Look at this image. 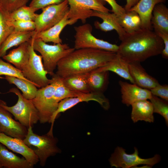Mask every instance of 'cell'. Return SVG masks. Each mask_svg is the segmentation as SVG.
Wrapping results in <instances>:
<instances>
[{
    "label": "cell",
    "instance_id": "6da1fadb",
    "mask_svg": "<svg viewBox=\"0 0 168 168\" xmlns=\"http://www.w3.org/2000/svg\"><path fill=\"white\" fill-rule=\"evenodd\" d=\"M121 41L116 53L128 63L144 61L161 54L164 48L162 39L151 30L142 28L126 33Z\"/></svg>",
    "mask_w": 168,
    "mask_h": 168
},
{
    "label": "cell",
    "instance_id": "7a4b0ae2",
    "mask_svg": "<svg viewBox=\"0 0 168 168\" xmlns=\"http://www.w3.org/2000/svg\"><path fill=\"white\" fill-rule=\"evenodd\" d=\"M116 53L82 48L75 49L58 62L55 74L62 78L92 71L113 59Z\"/></svg>",
    "mask_w": 168,
    "mask_h": 168
},
{
    "label": "cell",
    "instance_id": "3957f363",
    "mask_svg": "<svg viewBox=\"0 0 168 168\" xmlns=\"http://www.w3.org/2000/svg\"><path fill=\"white\" fill-rule=\"evenodd\" d=\"M29 42L34 49L41 54L44 68L51 76L54 73L58 61L75 49L66 44H48L40 39L34 37V35Z\"/></svg>",
    "mask_w": 168,
    "mask_h": 168
},
{
    "label": "cell",
    "instance_id": "277c9868",
    "mask_svg": "<svg viewBox=\"0 0 168 168\" xmlns=\"http://www.w3.org/2000/svg\"><path fill=\"white\" fill-rule=\"evenodd\" d=\"M27 129V133L23 141L37 156L40 165L43 167L49 157L61 152L57 145L58 139L53 135L48 133L42 135L35 133L31 126Z\"/></svg>",
    "mask_w": 168,
    "mask_h": 168
},
{
    "label": "cell",
    "instance_id": "5b68a950",
    "mask_svg": "<svg viewBox=\"0 0 168 168\" xmlns=\"http://www.w3.org/2000/svg\"><path fill=\"white\" fill-rule=\"evenodd\" d=\"M12 93L18 97L16 103L14 105L9 106L5 102L0 100V105L10 112L16 120L27 128L33 127L40 119L38 112L31 100L23 96L19 90L16 88L10 89L6 93Z\"/></svg>",
    "mask_w": 168,
    "mask_h": 168
},
{
    "label": "cell",
    "instance_id": "8992f818",
    "mask_svg": "<svg viewBox=\"0 0 168 168\" xmlns=\"http://www.w3.org/2000/svg\"><path fill=\"white\" fill-rule=\"evenodd\" d=\"M75 34L74 48H92L117 53L119 46L98 39L92 34V27L89 23L74 27Z\"/></svg>",
    "mask_w": 168,
    "mask_h": 168
},
{
    "label": "cell",
    "instance_id": "52a82bcc",
    "mask_svg": "<svg viewBox=\"0 0 168 168\" xmlns=\"http://www.w3.org/2000/svg\"><path fill=\"white\" fill-rule=\"evenodd\" d=\"M51 79L50 84L38 89L35 96L31 100L38 112L39 121L41 124L49 123L51 117L58 105L54 100L55 85Z\"/></svg>",
    "mask_w": 168,
    "mask_h": 168
},
{
    "label": "cell",
    "instance_id": "ba28073f",
    "mask_svg": "<svg viewBox=\"0 0 168 168\" xmlns=\"http://www.w3.org/2000/svg\"><path fill=\"white\" fill-rule=\"evenodd\" d=\"M134 149L133 153L128 154L123 147H117L109 160L111 166L116 168H134L138 165L142 164L152 167L161 160V157L158 154L148 158H142L139 156L138 149L136 147Z\"/></svg>",
    "mask_w": 168,
    "mask_h": 168
},
{
    "label": "cell",
    "instance_id": "9c48e42d",
    "mask_svg": "<svg viewBox=\"0 0 168 168\" xmlns=\"http://www.w3.org/2000/svg\"><path fill=\"white\" fill-rule=\"evenodd\" d=\"M30 43L29 60L21 71L26 78L37 87L41 88L50 84L52 79L47 77L48 73L44 67L42 56L36 53L32 45Z\"/></svg>",
    "mask_w": 168,
    "mask_h": 168
},
{
    "label": "cell",
    "instance_id": "30bf717a",
    "mask_svg": "<svg viewBox=\"0 0 168 168\" xmlns=\"http://www.w3.org/2000/svg\"><path fill=\"white\" fill-rule=\"evenodd\" d=\"M67 0L58 4L48 6L42 9L34 21L35 34L46 30L59 22L68 13L69 9Z\"/></svg>",
    "mask_w": 168,
    "mask_h": 168
},
{
    "label": "cell",
    "instance_id": "8fae6325",
    "mask_svg": "<svg viewBox=\"0 0 168 168\" xmlns=\"http://www.w3.org/2000/svg\"><path fill=\"white\" fill-rule=\"evenodd\" d=\"M69 6L68 12V19L77 22L78 20L85 23L91 17L93 10L109 12L110 10L104 5L106 2L103 0H67Z\"/></svg>",
    "mask_w": 168,
    "mask_h": 168
},
{
    "label": "cell",
    "instance_id": "7c38bea8",
    "mask_svg": "<svg viewBox=\"0 0 168 168\" xmlns=\"http://www.w3.org/2000/svg\"><path fill=\"white\" fill-rule=\"evenodd\" d=\"M90 100H94L97 102L105 110H108L110 108L109 101L103 93L91 92L84 93L77 97L64 99L59 102L56 110L51 117L49 122V123H51V126L49 131L53 132L54 121L59 113L64 112L80 102Z\"/></svg>",
    "mask_w": 168,
    "mask_h": 168
},
{
    "label": "cell",
    "instance_id": "4fadbf2b",
    "mask_svg": "<svg viewBox=\"0 0 168 168\" xmlns=\"http://www.w3.org/2000/svg\"><path fill=\"white\" fill-rule=\"evenodd\" d=\"M27 128L14 119L12 115L0 105V132L11 137L23 140Z\"/></svg>",
    "mask_w": 168,
    "mask_h": 168
},
{
    "label": "cell",
    "instance_id": "5bb4252c",
    "mask_svg": "<svg viewBox=\"0 0 168 168\" xmlns=\"http://www.w3.org/2000/svg\"><path fill=\"white\" fill-rule=\"evenodd\" d=\"M0 143L13 152L21 155L31 165L34 166L39 162L33 152L24 142L23 140L0 133Z\"/></svg>",
    "mask_w": 168,
    "mask_h": 168
},
{
    "label": "cell",
    "instance_id": "9a60e30c",
    "mask_svg": "<svg viewBox=\"0 0 168 168\" xmlns=\"http://www.w3.org/2000/svg\"><path fill=\"white\" fill-rule=\"evenodd\" d=\"M122 102L128 106L137 101L150 100L152 94L150 90L120 80Z\"/></svg>",
    "mask_w": 168,
    "mask_h": 168
},
{
    "label": "cell",
    "instance_id": "2e32d148",
    "mask_svg": "<svg viewBox=\"0 0 168 168\" xmlns=\"http://www.w3.org/2000/svg\"><path fill=\"white\" fill-rule=\"evenodd\" d=\"M92 16L99 17L103 20L101 23L96 21L94 25L96 28L104 32L115 30L121 41L125 36L126 33L119 23L118 17L114 13L93 10Z\"/></svg>",
    "mask_w": 168,
    "mask_h": 168
},
{
    "label": "cell",
    "instance_id": "e0dca14e",
    "mask_svg": "<svg viewBox=\"0 0 168 168\" xmlns=\"http://www.w3.org/2000/svg\"><path fill=\"white\" fill-rule=\"evenodd\" d=\"M128 68L135 84L139 86L150 90L159 84L156 78L147 72L140 63H129Z\"/></svg>",
    "mask_w": 168,
    "mask_h": 168
},
{
    "label": "cell",
    "instance_id": "ac0fdd59",
    "mask_svg": "<svg viewBox=\"0 0 168 168\" xmlns=\"http://www.w3.org/2000/svg\"><path fill=\"white\" fill-rule=\"evenodd\" d=\"M166 0H139L129 10L133 11L139 15L141 20L142 28L152 30L151 19L155 6L164 3Z\"/></svg>",
    "mask_w": 168,
    "mask_h": 168
},
{
    "label": "cell",
    "instance_id": "d6986e66",
    "mask_svg": "<svg viewBox=\"0 0 168 168\" xmlns=\"http://www.w3.org/2000/svg\"><path fill=\"white\" fill-rule=\"evenodd\" d=\"M67 15L68 13L57 24L46 30L35 34L34 36L40 39L46 43L51 42L54 44L62 43L60 35L63 30L67 25H72L77 22L68 19Z\"/></svg>",
    "mask_w": 168,
    "mask_h": 168
},
{
    "label": "cell",
    "instance_id": "ffe728a7",
    "mask_svg": "<svg viewBox=\"0 0 168 168\" xmlns=\"http://www.w3.org/2000/svg\"><path fill=\"white\" fill-rule=\"evenodd\" d=\"M86 81L91 92L104 93L109 84V72L93 70L81 74Z\"/></svg>",
    "mask_w": 168,
    "mask_h": 168
},
{
    "label": "cell",
    "instance_id": "44dd1931",
    "mask_svg": "<svg viewBox=\"0 0 168 168\" xmlns=\"http://www.w3.org/2000/svg\"><path fill=\"white\" fill-rule=\"evenodd\" d=\"M29 42L24 43L10 51L2 58L21 71L28 63L30 57Z\"/></svg>",
    "mask_w": 168,
    "mask_h": 168
},
{
    "label": "cell",
    "instance_id": "7402d4cb",
    "mask_svg": "<svg viewBox=\"0 0 168 168\" xmlns=\"http://www.w3.org/2000/svg\"><path fill=\"white\" fill-rule=\"evenodd\" d=\"M131 105V118L134 123L139 121L154 122L153 109L150 101L147 100H141L134 102Z\"/></svg>",
    "mask_w": 168,
    "mask_h": 168
},
{
    "label": "cell",
    "instance_id": "603a6c76",
    "mask_svg": "<svg viewBox=\"0 0 168 168\" xmlns=\"http://www.w3.org/2000/svg\"><path fill=\"white\" fill-rule=\"evenodd\" d=\"M128 63L120 57L117 53L115 57L104 65L93 70L96 71L113 72L124 79L135 84L128 70Z\"/></svg>",
    "mask_w": 168,
    "mask_h": 168
},
{
    "label": "cell",
    "instance_id": "cb8c5ba5",
    "mask_svg": "<svg viewBox=\"0 0 168 168\" xmlns=\"http://www.w3.org/2000/svg\"><path fill=\"white\" fill-rule=\"evenodd\" d=\"M0 162L6 168H33L34 166L24 157L21 158L9 151L6 147L0 143Z\"/></svg>",
    "mask_w": 168,
    "mask_h": 168
},
{
    "label": "cell",
    "instance_id": "d4e9b609",
    "mask_svg": "<svg viewBox=\"0 0 168 168\" xmlns=\"http://www.w3.org/2000/svg\"><path fill=\"white\" fill-rule=\"evenodd\" d=\"M35 34V30L25 32L13 31L6 38L0 47V58L7 54L10 48L29 42Z\"/></svg>",
    "mask_w": 168,
    "mask_h": 168
},
{
    "label": "cell",
    "instance_id": "484cf974",
    "mask_svg": "<svg viewBox=\"0 0 168 168\" xmlns=\"http://www.w3.org/2000/svg\"><path fill=\"white\" fill-rule=\"evenodd\" d=\"M151 23L154 31L168 33V9L164 3H160L155 6Z\"/></svg>",
    "mask_w": 168,
    "mask_h": 168
},
{
    "label": "cell",
    "instance_id": "4316f807",
    "mask_svg": "<svg viewBox=\"0 0 168 168\" xmlns=\"http://www.w3.org/2000/svg\"><path fill=\"white\" fill-rule=\"evenodd\" d=\"M118 18L119 23L127 34L133 33L142 29L140 16L133 11L126 12Z\"/></svg>",
    "mask_w": 168,
    "mask_h": 168
},
{
    "label": "cell",
    "instance_id": "83f0119b",
    "mask_svg": "<svg viewBox=\"0 0 168 168\" xmlns=\"http://www.w3.org/2000/svg\"><path fill=\"white\" fill-rule=\"evenodd\" d=\"M3 78L11 84L15 85L22 92V95L26 99L32 100L36 96L38 89L30 81L17 77L5 76Z\"/></svg>",
    "mask_w": 168,
    "mask_h": 168
},
{
    "label": "cell",
    "instance_id": "f1b7e54d",
    "mask_svg": "<svg viewBox=\"0 0 168 168\" xmlns=\"http://www.w3.org/2000/svg\"><path fill=\"white\" fill-rule=\"evenodd\" d=\"M51 76V79L54 82L55 85L53 98L57 104H58L60 101L64 99L78 96L84 94L73 91L67 88L63 83L62 78L55 73Z\"/></svg>",
    "mask_w": 168,
    "mask_h": 168
},
{
    "label": "cell",
    "instance_id": "f546056e",
    "mask_svg": "<svg viewBox=\"0 0 168 168\" xmlns=\"http://www.w3.org/2000/svg\"><path fill=\"white\" fill-rule=\"evenodd\" d=\"M62 80L65 86L71 90L83 93L91 92L86 81L81 74L62 78Z\"/></svg>",
    "mask_w": 168,
    "mask_h": 168
},
{
    "label": "cell",
    "instance_id": "4dcf8cb0",
    "mask_svg": "<svg viewBox=\"0 0 168 168\" xmlns=\"http://www.w3.org/2000/svg\"><path fill=\"white\" fill-rule=\"evenodd\" d=\"M38 14L30 6L21 7L7 15L9 21L16 20L32 21H34Z\"/></svg>",
    "mask_w": 168,
    "mask_h": 168
},
{
    "label": "cell",
    "instance_id": "1f68e13d",
    "mask_svg": "<svg viewBox=\"0 0 168 168\" xmlns=\"http://www.w3.org/2000/svg\"><path fill=\"white\" fill-rule=\"evenodd\" d=\"M153 107L154 113H158L164 119L166 124H168V101L152 95L150 99Z\"/></svg>",
    "mask_w": 168,
    "mask_h": 168
},
{
    "label": "cell",
    "instance_id": "d6a6232c",
    "mask_svg": "<svg viewBox=\"0 0 168 168\" xmlns=\"http://www.w3.org/2000/svg\"><path fill=\"white\" fill-rule=\"evenodd\" d=\"M8 12L2 7L0 9V47L7 36L14 31L13 27L8 22Z\"/></svg>",
    "mask_w": 168,
    "mask_h": 168
},
{
    "label": "cell",
    "instance_id": "836d02e7",
    "mask_svg": "<svg viewBox=\"0 0 168 168\" xmlns=\"http://www.w3.org/2000/svg\"><path fill=\"white\" fill-rule=\"evenodd\" d=\"M2 75L12 76L29 81L24 77L21 71L0 58V76ZM2 78L3 77H0V78Z\"/></svg>",
    "mask_w": 168,
    "mask_h": 168
},
{
    "label": "cell",
    "instance_id": "e575fe53",
    "mask_svg": "<svg viewBox=\"0 0 168 168\" xmlns=\"http://www.w3.org/2000/svg\"><path fill=\"white\" fill-rule=\"evenodd\" d=\"M9 24L14 29V31L25 32L35 30V25L34 21H32L16 20L9 21Z\"/></svg>",
    "mask_w": 168,
    "mask_h": 168
},
{
    "label": "cell",
    "instance_id": "d590c367",
    "mask_svg": "<svg viewBox=\"0 0 168 168\" xmlns=\"http://www.w3.org/2000/svg\"><path fill=\"white\" fill-rule=\"evenodd\" d=\"M29 0H4L2 7L11 12L21 7L26 6Z\"/></svg>",
    "mask_w": 168,
    "mask_h": 168
},
{
    "label": "cell",
    "instance_id": "8d00e7d4",
    "mask_svg": "<svg viewBox=\"0 0 168 168\" xmlns=\"http://www.w3.org/2000/svg\"><path fill=\"white\" fill-rule=\"evenodd\" d=\"M65 0H32L29 6L35 12L48 6L61 3Z\"/></svg>",
    "mask_w": 168,
    "mask_h": 168
},
{
    "label": "cell",
    "instance_id": "74e56055",
    "mask_svg": "<svg viewBox=\"0 0 168 168\" xmlns=\"http://www.w3.org/2000/svg\"><path fill=\"white\" fill-rule=\"evenodd\" d=\"M152 95L168 100V86L167 84L161 85L160 84L150 89Z\"/></svg>",
    "mask_w": 168,
    "mask_h": 168
},
{
    "label": "cell",
    "instance_id": "f35d334b",
    "mask_svg": "<svg viewBox=\"0 0 168 168\" xmlns=\"http://www.w3.org/2000/svg\"><path fill=\"white\" fill-rule=\"evenodd\" d=\"M107 2L111 7L112 11L118 17L122 16L126 12L124 7L118 4L115 0H103Z\"/></svg>",
    "mask_w": 168,
    "mask_h": 168
},
{
    "label": "cell",
    "instance_id": "ab89813d",
    "mask_svg": "<svg viewBox=\"0 0 168 168\" xmlns=\"http://www.w3.org/2000/svg\"><path fill=\"white\" fill-rule=\"evenodd\" d=\"M154 31L162 39L163 41L164 48L161 54L164 58L167 59L168 58V33L161 31Z\"/></svg>",
    "mask_w": 168,
    "mask_h": 168
},
{
    "label": "cell",
    "instance_id": "60d3db41",
    "mask_svg": "<svg viewBox=\"0 0 168 168\" xmlns=\"http://www.w3.org/2000/svg\"><path fill=\"white\" fill-rule=\"evenodd\" d=\"M126 4L124 7L126 12L129 11L134 6L139 0H126Z\"/></svg>",
    "mask_w": 168,
    "mask_h": 168
},
{
    "label": "cell",
    "instance_id": "b9f144b4",
    "mask_svg": "<svg viewBox=\"0 0 168 168\" xmlns=\"http://www.w3.org/2000/svg\"><path fill=\"white\" fill-rule=\"evenodd\" d=\"M4 0H0V4L1 5L2 7L3 3Z\"/></svg>",
    "mask_w": 168,
    "mask_h": 168
},
{
    "label": "cell",
    "instance_id": "7bdbcfd3",
    "mask_svg": "<svg viewBox=\"0 0 168 168\" xmlns=\"http://www.w3.org/2000/svg\"><path fill=\"white\" fill-rule=\"evenodd\" d=\"M3 167L2 166V165L1 163L0 162V168H3Z\"/></svg>",
    "mask_w": 168,
    "mask_h": 168
},
{
    "label": "cell",
    "instance_id": "ee69618b",
    "mask_svg": "<svg viewBox=\"0 0 168 168\" xmlns=\"http://www.w3.org/2000/svg\"><path fill=\"white\" fill-rule=\"evenodd\" d=\"M2 7L1 5V4H0V9Z\"/></svg>",
    "mask_w": 168,
    "mask_h": 168
},
{
    "label": "cell",
    "instance_id": "f6af8a7d",
    "mask_svg": "<svg viewBox=\"0 0 168 168\" xmlns=\"http://www.w3.org/2000/svg\"><path fill=\"white\" fill-rule=\"evenodd\" d=\"M0 133H1V132H0Z\"/></svg>",
    "mask_w": 168,
    "mask_h": 168
}]
</instances>
